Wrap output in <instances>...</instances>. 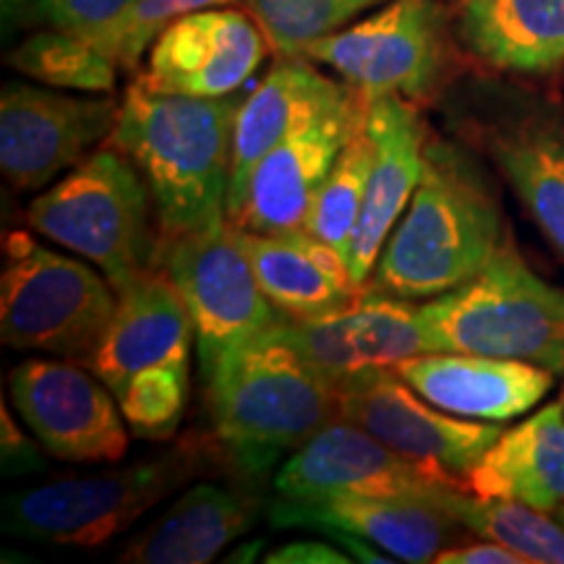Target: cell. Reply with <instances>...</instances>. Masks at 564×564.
<instances>
[{
    "label": "cell",
    "instance_id": "8d00e7d4",
    "mask_svg": "<svg viewBox=\"0 0 564 564\" xmlns=\"http://www.w3.org/2000/svg\"><path fill=\"white\" fill-rule=\"evenodd\" d=\"M554 518H556V520H560V523L564 525V505L560 507V510H556V512H554Z\"/></svg>",
    "mask_w": 564,
    "mask_h": 564
},
{
    "label": "cell",
    "instance_id": "ac0fdd59",
    "mask_svg": "<svg viewBox=\"0 0 564 564\" xmlns=\"http://www.w3.org/2000/svg\"><path fill=\"white\" fill-rule=\"evenodd\" d=\"M272 528L345 531L371 541L398 562H434L447 546L468 541V528L444 507L419 499L371 497V494H324L278 497L267 507Z\"/></svg>",
    "mask_w": 564,
    "mask_h": 564
},
{
    "label": "cell",
    "instance_id": "30bf717a",
    "mask_svg": "<svg viewBox=\"0 0 564 564\" xmlns=\"http://www.w3.org/2000/svg\"><path fill=\"white\" fill-rule=\"evenodd\" d=\"M455 137L510 183L535 228L564 262V108L505 97L457 112Z\"/></svg>",
    "mask_w": 564,
    "mask_h": 564
},
{
    "label": "cell",
    "instance_id": "7402d4cb",
    "mask_svg": "<svg viewBox=\"0 0 564 564\" xmlns=\"http://www.w3.org/2000/svg\"><path fill=\"white\" fill-rule=\"evenodd\" d=\"M352 91L343 79H329L306 55H282L262 84L241 102L232 137L228 217L241 207L253 167L301 123L322 116Z\"/></svg>",
    "mask_w": 564,
    "mask_h": 564
},
{
    "label": "cell",
    "instance_id": "ffe728a7",
    "mask_svg": "<svg viewBox=\"0 0 564 564\" xmlns=\"http://www.w3.org/2000/svg\"><path fill=\"white\" fill-rule=\"evenodd\" d=\"M194 319L175 282L147 267L116 288V312L100 345L84 361L110 390L147 366H188Z\"/></svg>",
    "mask_w": 564,
    "mask_h": 564
},
{
    "label": "cell",
    "instance_id": "5b68a950",
    "mask_svg": "<svg viewBox=\"0 0 564 564\" xmlns=\"http://www.w3.org/2000/svg\"><path fill=\"white\" fill-rule=\"evenodd\" d=\"M419 314L432 350L512 358L564 373V288L531 270L507 232L491 262Z\"/></svg>",
    "mask_w": 564,
    "mask_h": 564
},
{
    "label": "cell",
    "instance_id": "7c38bea8",
    "mask_svg": "<svg viewBox=\"0 0 564 564\" xmlns=\"http://www.w3.org/2000/svg\"><path fill=\"white\" fill-rule=\"evenodd\" d=\"M68 358H30L11 371L17 413L45 453L66 463H121L129 423L108 384Z\"/></svg>",
    "mask_w": 564,
    "mask_h": 564
},
{
    "label": "cell",
    "instance_id": "1f68e13d",
    "mask_svg": "<svg viewBox=\"0 0 564 564\" xmlns=\"http://www.w3.org/2000/svg\"><path fill=\"white\" fill-rule=\"evenodd\" d=\"M232 3H238V0H137L102 37L95 40V45L102 53H108L118 66L133 70L141 55L150 51L152 42L173 21L188 17V13Z\"/></svg>",
    "mask_w": 564,
    "mask_h": 564
},
{
    "label": "cell",
    "instance_id": "484cf974",
    "mask_svg": "<svg viewBox=\"0 0 564 564\" xmlns=\"http://www.w3.org/2000/svg\"><path fill=\"white\" fill-rule=\"evenodd\" d=\"M468 491L502 497L544 512L564 505V408L560 400L507 429L470 474Z\"/></svg>",
    "mask_w": 564,
    "mask_h": 564
},
{
    "label": "cell",
    "instance_id": "7a4b0ae2",
    "mask_svg": "<svg viewBox=\"0 0 564 564\" xmlns=\"http://www.w3.org/2000/svg\"><path fill=\"white\" fill-rule=\"evenodd\" d=\"M241 100L192 97L133 79L108 144L129 158L152 194L160 241L228 220L232 137Z\"/></svg>",
    "mask_w": 564,
    "mask_h": 564
},
{
    "label": "cell",
    "instance_id": "836d02e7",
    "mask_svg": "<svg viewBox=\"0 0 564 564\" xmlns=\"http://www.w3.org/2000/svg\"><path fill=\"white\" fill-rule=\"evenodd\" d=\"M0 457H3L6 476H26L45 468L42 449L32 442L30 434H24V429L17 426L6 403L0 411Z\"/></svg>",
    "mask_w": 564,
    "mask_h": 564
},
{
    "label": "cell",
    "instance_id": "6da1fadb",
    "mask_svg": "<svg viewBox=\"0 0 564 564\" xmlns=\"http://www.w3.org/2000/svg\"><path fill=\"white\" fill-rule=\"evenodd\" d=\"M507 232L481 154L457 137L432 133L419 186L379 253L369 288L408 301L436 299L474 280Z\"/></svg>",
    "mask_w": 564,
    "mask_h": 564
},
{
    "label": "cell",
    "instance_id": "4316f807",
    "mask_svg": "<svg viewBox=\"0 0 564 564\" xmlns=\"http://www.w3.org/2000/svg\"><path fill=\"white\" fill-rule=\"evenodd\" d=\"M444 510L460 520L470 535L497 541L525 556L528 564H564V525L544 510L468 489L449 491Z\"/></svg>",
    "mask_w": 564,
    "mask_h": 564
},
{
    "label": "cell",
    "instance_id": "9a60e30c",
    "mask_svg": "<svg viewBox=\"0 0 564 564\" xmlns=\"http://www.w3.org/2000/svg\"><path fill=\"white\" fill-rule=\"evenodd\" d=\"M453 489L468 486L421 468L345 419L314 434L303 447L288 455L274 474L278 497L371 494L444 507V499Z\"/></svg>",
    "mask_w": 564,
    "mask_h": 564
},
{
    "label": "cell",
    "instance_id": "8fae6325",
    "mask_svg": "<svg viewBox=\"0 0 564 564\" xmlns=\"http://www.w3.org/2000/svg\"><path fill=\"white\" fill-rule=\"evenodd\" d=\"M340 392L345 421L447 481L465 484L470 468L502 434L497 423L444 413L394 369L352 373L340 382Z\"/></svg>",
    "mask_w": 564,
    "mask_h": 564
},
{
    "label": "cell",
    "instance_id": "83f0119b",
    "mask_svg": "<svg viewBox=\"0 0 564 564\" xmlns=\"http://www.w3.org/2000/svg\"><path fill=\"white\" fill-rule=\"evenodd\" d=\"M11 66L55 89L102 91L116 87L118 63L95 42L63 30L37 32L11 53Z\"/></svg>",
    "mask_w": 564,
    "mask_h": 564
},
{
    "label": "cell",
    "instance_id": "74e56055",
    "mask_svg": "<svg viewBox=\"0 0 564 564\" xmlns=\"http://www.w3.org/2000/svg\"><path fill=\"white\" fill-rule=\"evenodd\" d=\"M560 403H562V408H564V382H562V392H560Z\"/></svg>",
    "mask_w": 564,
    "mask_h": 564
},
{
    "label": "cell",
    "instance_id": "d590c367",
    "mask_svg": "<svg viewBox=\"0 0 564 564\" xmlns=\"http://www.w3.org/2000/svg\"><path fill=\"white\" fill-rule=\"evenodd\" d=\"M267 564H348L352 556L322 541H293V544L272 549L264 556Z\"/></svg>",
    "mask_w": 564,
    "mask_h": 564
},
{
    "label": "cell",
    "instance_id": "e575fe53",
    "mask_svg": "<svg viewBox=\"0 0 564 564\" xmlns=\"http://www.w3.org/2000/svg\"><path fill=\"white\" fill-rule=\"evenodd\" d=\"M434 564H528L525 556H520L512 549H507L497 541H460V544L447 546L436 554Z\"/></svg>",
    "mask_w": 564,
    "mask_h": 564
},
{
    "label": "cell",
    "instance_id": "2e32d148",
    "mask_svg": "<svg viewBox=\"0 0 564 564\" xmlns=\"http://www.w3.org/2000/svg\"><path fill=\"white\" fill-rule=\"evenodd\" d=\"M303 361L335 382L366 369H392L419 352H432L419 303L371 291L335 312L285 319L272 329Z\"/></svg>",
    "mask_w": 564,
    "mask_h": 564
},
{
    "label": "cell",
    "instance_id": "d6a6232c",
    "mask_svg": "<svg viewBox=\"0 0 564 564\" xmlns=\"http://www.w3.org/2000/svg\"><path fill=\"white\" fill-rule=\"evenodd\" d=\"M137 0H37V11L53 30L79 34L95 42L123 17Z\"/></svg>",
    "mask_w": 564,
    "mask_h": 564
},
{
    "label": "cell",
    "instance_id": "52a82bcc",
    "mask_svg": "<svg viewBox=\"0 0 564 564\" xmlns=\"http://www.w3.org/2000/svg\"><path fill=\"white\" fill-rule=\"evenodd\" d=\"M0 337L13 350L84 364L116 312V288L95 267L76 262L13 230L3 238Z\"/></svg>",
    "mask_w": 564,
    "mask_h": 564
},
{
    "label": "cell",
    "instance_id": "3957f363",
    "mask_svg": "<svg viewBox=\"0 0 564 564\" xmlns=\"http://www.w3.org/2000/svg\"><path fill=\"white\" fill-rule=\"evenodd\" d=\"M215 440L230 470L262 481L324 426L343 419L340 382L267 333L225 352L207 377Z\"/></svg>",
    "mask_w": 564,
    "mask_h": 564
},
{
    "label": "cell",
    "instance_id": "d6986e66",
    "mask_svg": "<svg viewBox=\"0 0 564 564\" xmlns=\"http://www.w3.org/2000/svg\"><path fill=\"white\" fill-rule=\"evenodd\" d=\"M366 129L373 141V162L361 217L345 251L358 285H369L387 238L413 199L423 173V152L432 137L421 105L394 95L369 100Z\"/></svg>",
    "mask_w": 564,
    "mask_h": 564
},
{
    "label": "cell",
    "instance_id": "277c9868",
    "mask_svg": "<svg viewBox=\"0 0 564 564\" xmlns=\"http://www.w3.org/2000/svg\"><path fill=\"white\" fill-rule=\"evenodd\" d=\"M217 465L230 468L215 434H188L165 453L123 468L53 478L11 494L3 502V531L51 546H105Z\"/></svg>",
    "mask_w": 564,
    "mask_h": 564
},
{
    "label": "cell",
    "instance_id": "cb8c5ba5",
    "mask_svg": "<svg viewBox=\"0 0 564 564\" xmlns=\"http://www.w3.org/2000/svg\"><path fill=\"white\" fill-rule=\"evenodd\" d=\"M236 236L264 295L285 319L335 312L366 293V285L352 280L345 253L308 230L264 236L236 228Z\"/></svg>",
    "mask_w": 564,
    "mask_h": 564
},
{
    "label": "cell",
    "instance_id": "9c48e42d",
    "mask_svg": "<svg viewBox=\"0 0 564 564\" xmlns=\"http://www.w3.org/2000/svg\"><path fill=\"white\" fill-rule=\"evenodd\" d=\"M154 267L167 272L186 301L204 377L225 352L257 343L285 322L259 285L230 220L160 241Z\"/></svg>",
    "mask_w": 564,
    "mask_h": 564
},
{
    "label": "cell",
    "instance_id": "8992f818",
    "mask_svg": "<svg viewBox=\"0 0 564 564\" xmlns=\"http://www.w3.org/2000/svg\"><path fill=\"white\" fill-rule=\"evenodd\" d=\"M26 223L95 264L112 288L158 259L160 228L150 188L108 141L32 199Z\"/></svg>",
    "mask_w": 564,
    "mask_h": 564
},
{
    "label": "cell",
    "instance_id": "4dcf8cb0",
    "mask_svg": "<svg viewBox=\"0 0 564 564\" xmlns=\"http://www.w3.org/2000/svg\"><path fill=\"white\" fill-rule=\"evenodd\" d=\"M129 429L141 440L165 442L178 432L188 405V366H147L112 390Z\"/></svg>",
    "mask_w": 564,
    "mask_h": 564
},
{
    "label": "cell",
    "instance_id": "603a6c76",
    "mask_svg": "<svg viewBox=\"0 0 564 564\" xmlns=\"http://www.w3.org/2000/svg\"><path fill=\"white\" fill-rule=\"evenodd\" d=\"M455 37L484 66L518 76L564 68V0H447Z\"/></svg>",
    "mask_w": 564,
    "mask_h": 564
},
{
    "label": "cell",
    "instance_id": "4fadbf2b",
    "mask_svg": "<svg viewBox=\"0 0 564 564\" xmlns=\"http://www.w3.org/2000/svg\"><path fill=\"white\" fill-rule=\"evenodd\" d=\"M121 102L6 84L0 95V171L17 192H37L100 150Z\"/></svg>",
    "mask_w": 564,
    "mask_h": 564
},
{
    "label": "cell",
    "instance_id": "44dd1931",
    "mask_svg": "<svg viewBox=\"0 0 564 564\" xmlns=\"http://www.w3.org/2000/svg\"><path fill=\"white\" fill-rule=\"evenodd\" d=\"M392 369L444 413L489 423L528 413L554 387V373L544 366L478 352H419Z\"/></svg>",
    "mask_w": 564,
    "mask_h": 564
},
{
    "label": "cell",
    "instance_id": "f1b7e54d",
    "mask_svg": "<svg viewBox=\"0 0 564 564\" xmlns=\"http://www.w3.org/2000/svg\"><path fill=\"white\" fill-rule=\"evenodd\" d=\"M371 162L373 141L364 126L337 154L333 171L324 178L308 212L306 230L343 253L348 251L350 236L361 217Z\"/></svg>",
    "mask_w": 564,
    "mask_h": 564
},
{
    "label": "cell",
    "instance_id": "f546056e",
    "mask_svg": "<svg viewBox=\"0 0 564 564\" xmlns=\"http://www.w3.org/2000/svg\"><path fill=\"white\" fill-rule=\"evenodd\" d=\"M280 55H301L308 42L327 37L387 0H243Z\"/></svg>",
    "mask_w": 564,
    "mask_h": 564
},
{
    "label": "cell",
    "instance_id": "ba28073f",
    "mask_svg": "<svg viewBox=\"0 0 564 564\" xmlns=\"http://www.w3.org/2000/svg\"><path fill=\"white\" fill-rule=\"evenodd\" d=\"M301 55L369 100L394 95L426 105L453 68V19L440 0H387L356 24L308 42Z\"/></svg>",
    "mask_w": 564,
    "mask_h": 564
},
{
    "label": "cell",
    "instance_id": "5bb4252c",
    "mask_svg": "<svg viewBox=\"0 0 564 564\" xmlns=\"http://www.w3.org/2000/svg\"><path fill=\"white\" fill-rule=\"evenodd\" d=\"M369 97L352 89L343 102L288 133L253 167L241 207L228 220L241 230L282 236L306 230L316 192L337 154L366 126Z\"/></svg>",
    "mask_w": 564,
    "mask_h": 564
},
{
    "label": "cell",
    "instance_id": "d4e9b609",
    "mask_svg": "<svg viewBox=\"0 0 564 564\" xmlns=\"http://www.w3.org/2000/svg\"><path fill=\"white\" fill-rule=\"evenodd\" d=\"M264 502L251 491L212 481L188 486L152 525L126 544L123 564H207L253 531Z\"/></svg>",
    "mask_w": 564,
    "mask_h": 564
},
{
    "label": "cell",
    "instance_id": "e0dca14e",
    "mask_svg": "<svg viewBox=\"0 0 564 564\" xmlns=\"http://www.w3.org/2000/svg\"><path fill=\"white\" fill-rule=\"evenodd\" d=\"M267 47L270 40L249 13L204 9L173 21L152 42L139 79L173 95L228 97L251 79Z\"/></svg>",
    "mask_w": 564,
    "mask_h": 564
}]
</instances>
